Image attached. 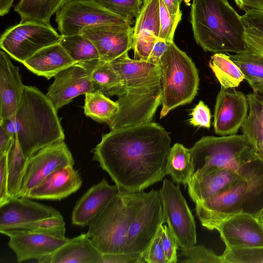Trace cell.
Masks as SVG:
<instances>
[{"label": "cell", "mask_w": 263, "mask_h": 263, "mask_svg": "<svg viewBox=\"0 0 263 263\" xmlns=\"http://www.w3.org/2000/svg\"><path fill=\"white\" fill-rule=\"evenodd\" d=\"M168 132L152 121L111 130L91 151L119 192L136 193L166 175L171 148Z\"/></svg>", "instance_id": "obj_1"}, {"label": "cell", "mask_w": 263, "mask_h": 263, "mask_svg": "<svg viewBox=\"0 0 263 263\" xmlns=\"http://www.w3.org/2000/svg\"><path fill=\"white\" fill-rule=\"evenodd\" d=\"M110 63L124 82L123 90L116 101L119 111L108 123L110 129L123 128L152 121L161 103L159 65L132 59L128 52Z\"/></svg>", "instance_id": "obj_2"}, {"label": "cell", "mask_w": 263, "mask_h": 263, "mask_svg": "<svg viewBox=\"0 0 263 263\" xmlns=\"http://www.w3.org/2000/svg\"><path fill=\"white\" fill-rule=\"evenodd\" d=\"M0 126L16 139L26 157L65 139L57 110L46 95L33 86H25L15 114L0 120Z\"/></svg>", "instance_id": "obj_3"}, {"label": "cell", "mask_w": 263, "mask_h": 263, "mask_svg": "<svg viewBox=\"0 0 263 263\" xmlns=\"http://www.w3.org/2000/svg\"><path fill=\"white\" fill-rule=\"evenodd\" d=\"M190 18L194 39L204 51L238 53L247 49L246 26L227 0H193Z\"/></svg>", "instance_id": "obj_4"}, {"label": "cell", "mask_w": 263, "mask_h": 263, "mask_svg": "<svg viewBox=\"0 0 263 263\" xmlns=\"http://www.w3.org/2000/svg\"><path fill=\"white\" fill-rule=\"evenodd\" d=\"M145 192L121 193L87 224L86 234L102 253H123L130 224Z\"/></svg>", "instance_id": "obj_5"}, {"label": "cell", "mask_w": 263, "mask_h": 263, "mask_svg": "<svg viewBox=\"0 0 263 263\" xmlns=\"http://www.w3.org/2000/svg\"><path fill=\"white\" fill-rule=\"evenodd\" d=\"M193 163L192 178L199 177L216 168H228L245 174L259 156L242 135L202 137L190 148Z\"/></svg>", "instance_id": "obj_6"}, {"label": "cell", "mask_w": 263, "mask_h": 263, "mask_svg": "<svg viewBox=\"0 0 263 263\" xmlns=\"http://www.w3.org/2000/svg\"><path fill=\"white\" fill-rule=\"evenodd\" d=\"M162 108L160 118L172 109L192 102L198 89V70L192 60L174 42L160 58Z\"/></svg>", "instance_id": "obj_7"}, {"label": "cell", "mask_w": 263, "mask_h": 263, "mask_svg": "<svg viewBox=\"0 0 263 263\" xmlns=\"http://www.w3.org/2000/svg\"><path fill=\"white\" fill-rule=\"evenodd\" d=\"M262 161L260 160L225 190L195 203L196 215L203 227L213 230L225 219L245 212L246 201L263 191V172L256 167Z\"/></svg>", "instance_id": "obj_8"}, {"label": "cell", "mask_w": 263, "mask_h": 263, "mask_svg": "<svg viewBox=\"0 0 263 263\" xmlns=\"http://www.w3.org/2000/svg\"><path fill=\"white\" fill-rule=\"evenodd\" d=\"M62 37L51 25L20 22L2 34L0 46L11 58L23 63L40 49L59 43Z\"/></svg>", "instance_id": "obj_9"}, {"label": "cell", "mask_w": 263, "mask_h": 263, "mask_svg": "<svg viewBox=\"0 0 263 263\" xmlns=\"http://www.w3.org/2000/svg\"><path fill=\"white\" fill-rule=\"evenodd\" d=\"M58 29L63 36L81 34L88 27L104 25H129L93 0H69L56 13Z\"/></svg>", "instance_id": "obj_10"}, {"label": "cell", "mask_w": 263, "mask_h": 263, "mask_svg": "<svg viewBox=\"0 0 263 263\" xmlns=\"http://www.w3.org/2000/svg\"><path fill=\"white\" fill-rule=\"evenodd\" d=\"M165 221L160 190L145 192L143 202L130 224L124 253L140 256Z\"/></svg>", "instance_id": "obj_11"}, {"label": "cell", "mask_w": 263, "mask_h": 263, "mask_svg": "<svg viewBox=\"0 0 263 263\" xmlns=\"http://www.w3.org/2000/svg\"><path fill=\"white\" fill-rule=\"evenodd\" d=\"M162 200L165 221L181 249L196 245L197 234L194 217L179 184L167 178L163 181L160 189Z\"/></svg>", "instance_id": "obj_12"}, {"label": "cell", "mask_w": 263, "mask_h": 263, "mask_svg": "<svg viewBox=\"0 0 263 263\" xmlns=\"http://www.w3.org/2000/svg\"><path fill=\"white\" fill-rule=\"evenodd\" d=\"M74 164L64 140L39 149L28 157L18 197H26L31 189L55 170Z\"/></svg>", "instance_id": "obj_13"}, {"label": "cell", "mask_w": 263, "mask_h": 263, "mask_svg": "<svg viewBox=\"0 0 263 263\" xmlns=\"http://www.w3.org/2000/svg\"><path fill=\"white\" fill-rule=\"evenodd\" d=\"M248 112L247 96L235 88L221 87L216 100L213 126L220 136L236 135Z\"/></svg>", "instance_id": "obj_14"}, {"label": "cell", "mask_w": 263, "mask_h": 263, "mask_svg": "<svg viewBox=\"0 0 263 263\" xmlns=\"http://www.w3.org/2000/svg\"><path fill=\"white\" fill-rule=\"evenodd\" d=\"M133 27L129 25H104L92 26L82 33L94 45L100 60L110 62L133 49Z\"/></svg>", "instance_id": "obj_15"}, {"label": "cell", "mask_w": 263, "mask_h": 263, "mask_svg": "<svg viewBox=\"0 0 263 263\" xmlns=\"http://www.w3.org/2000/svg\"><path fill=\"white\" fill-rule=\"evenodd\" d=\"M0 232L9 237L8 246L18 262L30 259L39 261L53 253L69 239L18 229Z\"/></svg>", "instance_id": "obj_16"}, {"label": "cell", "mask_w": 263, "mask_h": 263, "mask_svg": "<svg viewBox=\"0 0 263 263\" xmlns=\"http://www.w3.org/2000/svg\"><path fill=\"white\" fill-rule=\"evenodd\" d=\"M226 248L263 246V223L255 214L243 212L219 223L215 228Z\"/></svg>", "instance_id": "obj_17"}, {"label": "cell", "mask_w": 263, "mask_h": 263, "mask_svg": "<svg viewBox=\"0 0 263 263\" xmlns=\"http://www.w3.org/2000/svg\"><path fill=\"white\" fill-rule=\"evenodd\" d=\"M47 97L58 110L76 97L94 90L89 70L75 63L54 76Z\"/></svg>", "instance_id": "obj_18"}, {"label": "cell", "mask_w": 263, "mask_h": 263, "mask_svg": "<svg viewBox=\"0 0 263 263\" xmlns=\"http://www.w3.org/2000/svg\"><path fill=\"white\" fill-rule=\"evenodd\" d=\"M26 197L10 199L0 206V231L39 220L62 216L54 208Z\"/></svg>", "instance_id": "obj_19"}, {"label": "cell", "mask_w": 263, "mask_h": 263, "mask_svg": "<svg viewBox=\"0 0 263 263\" xmlns=\"http://www.w3.org/2000/svg\"><path fill=\"white\" fill-rule=\"evenodd\" d=\"M82 180L73 166L60 167L30 190L26 197L34 199L58 200L67 197L81 186Z\"/></svg>", "instance_id": "obj_20"}, {"label": "cell", "mask_w": 263, "mask_h": 263, "mask_svg": "<svg viewBox=\"0 0 263 263\" xmlns=\"http://www.w3.org/2000/svg\"><path fill=\"white\" fill-rule=\"evenodd\" d=\"M119 192L117 186L109 184L105 178L93 184L76 202L71 215L72 224L87 226Z\"/></svg>", "instance_id": "obj_21"}, {"label": "cell", "mask_w": 263, "mask_h": 263, "mask_svg": "<svg viewBox=\"0 0 263 263\" xmlns=\"http://www.w3.org/2000/svg\"><path fill=\"white\" fill-rule=\"evenodd\" d=\"M25 85L18 67L15 66L5 51H0V120L8 118L16 111Z\"/></svg>", "instance_id": "obj_22"}, {"label": "cell", "mask_w": 263, "mask_h": 263, "mask_svg": "<svg viewBox=\"0 0 263 263\" xmlns=\"http://www.w3.org/2000/svg\"><path fill=\"white\" fill-rule=\"evenodd\" d=\"M244 175L228 168L212 169L199 177L191 178L187 185L189 196L195 203L202 202L225 190Z\"/></svg>", "instance_id": "obj_23"}, {"label": "cell", "mask_w": 263, "mask_h": 263, "mask_svg": "<svg viewBox=\"0 0 263 263\" xmlns=\"http://www.w3.org/2000/svg\"><path fill=\"white\" fill-rule=\"evenodd\" d=\"M102 253L86 233L68 240L53 253L38 261L40 263H100Z\"/></svg>", "instance_id": "obj_24"}, {"label": "cell", "mask_w": 263, "mask_h": 263, "mask_svg": "<svg viewBox=\"0 0 263 263\" xmlns=\"http://www.w3.org/2000/svg\"><path fill=\"white\" fill-rule=\"evenodd\" d=\"M75 63L59 43L40 49L22 64L34 74L50 79Z\"/></svg>", "instance_id": "obj_25"}, {"label": "cell", "mask_w": 263, "mask_h": 263, "mask_svg": "<svg viewBox=\"0 0 263 263\" xmlns=\"http://www.w3.org/2000/svg\"><path fill=\"white\" fill-rule=\"evenodd\" d=\"M246 96L248 112L241 127V133L263 159V95L253 92Z\"/></svg>", "instance_id": "obj_26"}, {"label": "cell", "mask_w": 263, "mask_h": 263, "mask_svg": "<svg viewBox=\"0 0 263 263\" xmlns=\"http://www.w3.org/2000/svg\"><path fill=\"white\" fill-rule=\"evenodd\" d=\"M77 64L89 70L94 90H98L107 97L118 96L122 91L123 78L110 62L99 59Z\"/></svg>", "instance_id": "obj_27"}, {"label": "cell", "mask_w": 263, "mask_h": 263, "mask_svg": "<svg viewBox=\"0 0 263 263\" xmlns=\"http://www.w3.org/2000/svg\"><path fill=\"white\" fill-rule=\"evenodd\" d=\"M68 0H20L14 11L20 16V22H34L50 25L52 15Z\"/></svg>", "instance_id": "obj_28"}, {"label": "cell", "mask_w": 263, "mask_h": 263, "mask_svg": "<svg viewBox=\"0 0 263 263\" xmlns=\"http://www.w3.org/2000/svg\"><path fill=\"white\" fill-rule=\"evenodd\" d=\"M193 171L190 149L180 143L174 144L169 154L166 175L171 177L174 182L186 187L192 177Z\"/></svg>", "instance_id": "obj_29"}, {"label": "cell", "mask_w": 263, "mask_h": 263, "mask_svg": "<svg viewBox=\"0 0 263 263\" xmlns=\"http://www.w3.org/2000/svg\"><path fill=\"white\" fill-rule=\"evenodd\" d=\"M228 55L239 67L253 92L263 95V57L247 49Z\"/></svg>", "instance_id": "obj_30"}, {"label": "cell", "mask_w": 263, "mask_h": 263, "mask_svg": "<svg viewBox=\"0 0 263 263\" xmlns=\"http://www.w3.org/2000/svg\"><path fill=\"white\" fill-rule=\"evenodd\" d=\"M8 193L9 200L18 197L22 180L28 157L23 153L16 139L13 137L7 153Z\"/></svg>", "instance_id": "obj_31"}, {"label": "cell", "mask_w": 263, "mask_h": 263, "mask_svg": "<svg viewBox=\"0 0 263 263\" xmlns=\"http://www.w3.org/2000/svg\"><path fill=\"white\" fill-rule=\"evenodd\" d=\"M209 66L221 87L235 88L245 80L239 67L226 53H214L210 58Z\"/></svg>", "instance_id": "obj_32"}, {"label": "cell", "mask_w": 263, "mask_h": 263, "mask_svg": "<svg viewBox=\"0 0 263 263\" xmlns=\"http://www.w3.org/2000/svg\"><path fill=\"white\" fill-rule=\"evenodd\" d=\"M84 114L99 122L108 123L119 111V105L98 90L85 94Z\"/></svg>", "instance_id": "obj_33"}, {"label": "cell", "mask_w": 263, "mask_h": 263, "mask_svg": "<svg viewBox=\"0 0 263 263\" xmlns=\"http://www.w3.org/2000/svg\"><path fill=\"white\" fill-rule=\"evenodd\" d=\"M59 43L76 63L100 59L94 45L82 33L62 35Z\"/></svg>", "instance_id": "obj_34"}, {"label": "cell", "mask_w": 263, "mask_h": 263, "mask_svg": "<svg viewBox=\"0 0 263 263\" xmlns=\"http://www.w3.org/2000/svg\"><path fill=\"white\" fill-rule=\"evenodd\" d=\"M159 0H143L133 27L134 37L143 31H148L158 37L160 31Z\"/></svg>", "instance_id": "obj_35"}, {"label": "cell", "mask_w": 263, "mask_h": 263, "mask_svg": "<svg viewBox=\"0 0 263 263\" xmlns=\"http://www.w3.org/2000/svg\"><path fill=\"white\" fill-rule=\"evenodd\" d=\"M106 9L127 21L132 25L135 24L142 3L141 0H93Z\"/></svg>", "instance_id": "obj_36"}, {"label": "cell", "mask_w": 263, "mask_h": 263, "mask_svg": "<svg viewBox=\"0 0 263 263\" xmlns=\"http://www.w3.org/2000/svg\"><path fill=\"white\" fill-rule=\"evenodd\" d=\"M221 256L223 263H263V246L226 248Z\"/></svg>", "instance_id": "obj_37"}, {"label": "cell", "mask_w": 263, "mask_h": 263, "mask_svg": "<svg viewBox=\"0 0 263 263\" xmlns=\"http://www.w3.org/2000/svg\"><path fill=\"white\" fill-rule=\"evenodd\" d=\"M14 229L42 233L59 237H65V222L62 216L23 224Z\"/></svg>", "instance_id": "obj_38"}, {"label": "cell", "mask_w": 263, "mask_h": 263, "mask_svg": "<svg viewBox=\"0 0 263 263\" xmlns=\"http://www.w3.org/2000/svg\"><path fill=\"white\" fill-rule=\"evenodd\" d=\"M181 255L184 257L181 262L223 263L221 256L217 255L211 249L202 245L193 246L181 249Z\"/></svg>", "instance_id": "obj_39"}, {"label": "cell", "mask_w": 263, "mask_h": 263, "mask_svg": "<svg viewBox=\"0 0 263 263\" xmlns=\"http://www.w3.org/2000/svg\"><path fill=\"white\" fill-rule=\"evenodd\" d=\"M160 3V31L158 38L168 42H173L175 32L181 19L182 12L172 15L168 12L163 0Z\"/></svg>", "instance_id": "obj_40"}, {"label": "cell", "mask_w": 263, "mask_h": 263, "mask_svg": "<svg viewBox=\"0 0 263 263\" xmlns=\"http://www.w3.org/2000/svg\"><path fill=\"white\" fill-rule=\"evenodd\" d=\"M158 39L147 31H143L135 36L133 47L134 59L148 62Z\"/></svg>", "instance_id": "obj_41"}, {"label": "cell", "mask_w": 263, "mask_h": 263, "mask_svg": "<svg viewBox=\"0 0 263 263\" xmlns=\"http://www.w3.org/2000/svg\"><path fill=\"white\" fill-rule=\"evenodd\" d=\"M162 226L148 247L140 255L141 263H167L161 245Z\"/></svg>", "instance_id": "obj_42"}, {"label": "cell", "mask_w": 263, "mask_h": 263, "mask_svg": "<svg viewBox=\"0 0 263 263\" xmlns=\"http://www.w3.org/2000/svg\"><path fill=\"white\" fill-rule=\"evenodd\" d=\"M161 245L167 263L178 262V241L170 229L166 225L162 226Z\"/></svg>", "instance_id": "obj_43"}, {"label": "cell", "mask_w": 263, "mask_h": 263, "mask_svg": "<svg viewBox=\"0 0 263 263\" xmlns=\"http://www.w3.org/2000/svg\"><path fill=\"white\" fill-rule=\"evenodd\" d=\"M191 116L189 122L193 126L208 128L210 127L211 120L210 110L202 101H200L193 109Z\"/></svg>", "instance_id": "obj_44"}, {"label": "cell", "mask_w": 263, "mask_h": 263, "mask_svg": "<svg viewBox=\"0 0 263 263\" xmlns=\"http://www.w3.org/2000/svg\"><path fill=\"white\" fill-rule=\"evenodd\" d=\"M245 42L247 49L263 57V33L246 27Z\"/></svg>", "instance_id": "obj_45"}, {"label": "cell", "mask_w": 263, "mask_h": 263, "mask_svg": "<svg viewBox=\"0 0 263 263\" xmlns=\"http://www.w3.org/2000/svg\"><path fill=\"white\" fill-rule=\"evenodd\" d=\"M241 16L246 27L263 33V11L248 9Z\"/></svg>", "instance_id": "obj_46"}, {"label": "cell", "mask_w": 263, "mask_h": 263, "mask_svg": "<svg viewBox=\"0 0 263 263\" xmlns=\"http://www.w3.org/2000/svg\"><path fill=\"white\" fill-rule=\"evenodd\" d=\"M100 263H141L140 255L132 253L102 254Z\"/></svg>", "instance_id": "obj_47"}, {"label": "cell", "mask_w": 263, "mask_h": 263, "mask_svg": "<svg viewBox=\"0 0 263 263\" xmlns=\"http://www.w3.org/2000/svg\"><path fill=\"white\" fill-rule=\"evenodd\" d=\"M7 154L0 156V206L9 200Z\"/></svg>", "instance_id": "obj_48"}, {"label": "cell", "mask_w": 263, "mask_h": 263, "mask_svg": "<svg viewBox=\"0 0 263 263\" xmlns=\"http://www.w3.org/2000/svg\"><path fill=\"white\" fill-rule=\"evenodd\" d=\"M170 42L158 39L151 54L148 62L158 64L159 60L168 47Z\"/></svg>", "instance_id": "obj_49"}, {"label": "cell", "mask_w": 263, "mask_h": 263, "mask_svg": "<svg viewBox=\"0 0 263 263\" xmlns=\"http://www.w3.org/2000/svg\"><path fill=\"white\" fill-rule=\"evenodd\" d=\"M13 138V136L0 126V156L7 153Z\"/></svg>", "instance_id": "obj_50"}, {"label": "cell", "mask_w": 263, "mask_h": 263, "mask_svg": "<svg viewBox=\"0 0 263 263\" xmlns=\"http://www.w3.org/2000/svg\"><path fill=\"white\" fill-rule=\"evenodd\" d=\"M239 9L245 11L248 9L263 11V0H234Z\"/></svg>", "instance_id": "obj_51"}, {"label": "cell", "mask_w": 263, "mask_h": 263, "mask_svg": "<svg viewBox=\"0 0 263 263\" xmlns=\"http://www.w3.org/2000/svg\"><path fill=\"white\" fill-rule=\"evenodd\" d=\"M183 0H163L168 12L172 15H176L181 12L180 6Z\"/></svg>", "instance_id": "obj_52"}, {"label": "cell", "mask_w": 263, "mask_h": 263, "mask_svg": "<svg viewBox=\"0 0 263 263\" xmlns=\"http://www.w3.org/2000/svg\"><path fill=\"white\" fill-rule=\"evenodd\" d=\"M14 1V0H0L1 16H4L9 12Z\"/></svg>", "instance_id": "obj_53"}, {"label": "cell", "mask_w": 263, "mask_h": 263, "mask_svg": "<svg viewBox=\"0 0 263 263\" xmlns=\"http://www.w3.org/2000/svg\"><path fill=\"white\" fill-rule=\"evenodd\" d=\"M261 220H262V223H263V216H262V219H261Z\"/></svg>", "instance_id": "obj_54"}, {"label": "cell", "mask_w": 263, "mask_h": 263, "mask_svg": "<svg viewBox=\"0 0 263 263\" xmlns=\"http://www.w3.org/2000/svg\"><path fill=\"white\" fill-rule=\"evenodd\" d=\"M69 1V0H68Z\"/></svg>", "instance_id": "obj_55"}]
</instances>
